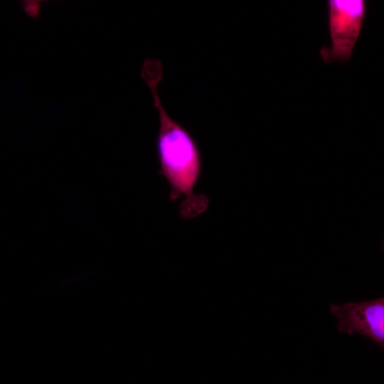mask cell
<instances>
[{"label": "cell", "mask_w": 384, "mask_h": 384, "mask_svg": "<svg viewBox=\"0 0 384 384\" xmlns=\"http://www.w3.org/2000/svg\"><path fill=\"white\" fill-rule=\"evenodd\" d=\"M141 77L151 92L159 114L156 150L160 173L171 186V200L184 196L179 207L181 217L185 220L194 218L205 213L209 205L207 196L194 193L202 171L200 149L191 134L167 113L161 101L158 87L164 78L162 63L146 58Z\"/></svg>", "instance_id": "obj_1"}, {"label": "cell", "mask_w": 384, "mask_h": 384, "mask_svg": "<svg viewBox=\"0 0 384 384\" xmlns=\"http://www.w3.org/2000/svg\"><path fill=\"white\" fill-rule=\"evenodd\" d=\"M327 25L330 46L319 51L321 60L346 63L353 54L362 31L367 13L365 0L326 1Z\"/></svg>", "instance_id": "obj_2"}, {"label": "cell", "mask_w": 384, "mask_h": 384, "mask_svg": "<svg viewBox=\"0 0 384 384\" xmlns=\"http://www.w3.org/2000/svg\"><path fill=\"white\" fill-rule=\"evenodd\" d=\"M337 319V329L348 334H359L384 347V297L342 304H331Z\"/></svg>", "instance_id": "obj_3"}, {"label": "cell", "mask_w": 384, "mask_h": 384, "mask_svg": "<svg viewBox=\"0 0 384 384\" xmlns=\"http://www.w3.org/2000/svg\"><path fill=\"white\" fill-rule=\"evenodd\" d=\"M23 9L29 17L36 18L40 13L41 4L40 1L26 0L23 1Z\"/></svg>", "instance_id": "obj_4"}]
</instances>
